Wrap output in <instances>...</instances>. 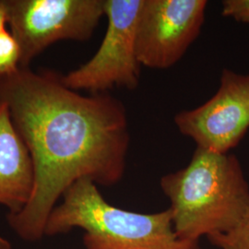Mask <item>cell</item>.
Listing matches in <instances>:
<instances>
[{"label":"cell","instance_id":"cell-1","mask_svg":"<svg viewBox=\"0 0 249 249\" xmlns=\"http://www.w3.org/2000/svg\"><path fill=\"white\" fill-rule=\"evenodd\" d=\"M0 101L9 107L35 169L28 203L7 220L18 237L37 242L74 183L89 179L109 187L123 178L130 142L126 111L108 92L82 95L67 87L61 75L30 68L0 80Z\"/></svg>","mask_w":249,"mask_h":249},{"label":"cell","instance_id":"cell-2","mask_svg":"<svg viewBox=\"0 0 249 249\" xmlns=\"http://www.w3.org/2000/svg\"><path fill=\"white\" fill-rule=\"evenodd\" d=\"M160 183L181 240L197 243L203 235L229 231L249 213V184L233 154L196 148L187 166Z\"/></svg>","mask_w":249,"mask_h":249},{"label":"cell","instance_id":"cell-3","mask_svg":"<svg viewBox=\"0 0 249 249\" xmlns=\"http://www.w3.org/2000/svg\"><path fill=\"white\" fill-rule=\"evenodd\" d=\"M84 230L86 249H200L196 242L179 239L170 209L143 214L116 208L89 179L74 183L53 208L45 236Z\"/></svg>","mask_w":249,"mask_h":249},{"label":"cell","instance_id":"cell-4","mask_svg":"<svg viewBox=\"0 0 249 249\" xmlns=\"http://www.w3.org/2000/svg\"><path fill=\"white\" fill-rule=\"evenodd\" d=\"M8 26L20 49V68L59 41L90 39L105 16V0H4Z\"/></svg>","mask_w":249,"mask_h":249},{"label":"cell","instance_id":"cell-5","mask_svg":"<svg viewBox=\"0 0 249 249\" xmlns=\"http://www.w3.org/2000/svg\"><path fill=\"white\" fill-rule=\"evenodd\" d=\"M143 0H105L107 33L97 52L80 68L61 75L74 90L106 93L115 87L135 89L140 83L137 56V23Z\"/></svg>","mask_w":249,"mask_h":249},{"label":"cell","instance_id":"cell-6","mask_svg":"<svg viewBox=\"0 0 249 249\" xmlns=\"http://www.w3.org/2000/svg\"><path fill=\"white\" fill-rule=\"evenodd\" d=\"M206 0H143L136 46L141 65L166 70L184 56L200 35Z\"/></svg>","mask_w":249,"mask_h":249},{"label":"cell","instance_id":"cell-7","mask_svg":"<svg viewBox=\"0 0 249 249\" xmlns=\"http://www.w3.org/2000/svg\"><path fill=\"white\" fill-rule=\"evenodd\" d=\"M175 124L196 148L229 153L249 130V74L223 70L213 96L200 107L177 114Z\"/></svg>","mask_w":249,"mask_h":249},{"label":"cell","instance_id":"cell-8","mask_svg":"<svg viewBox=\"0 0 249 249\" xmlns=\"http://www.w3.org/2000/svg\"><path fill=\"white\" fill-rule=\"evenodd\" d=\"M34 184L31 153L7 104L0 101V206L17 213L28 203Z\"/></svg>","mask_w":249,"mask_h":249},{"label":"cell","instance_id":"cell-9","mask_svg":"<svg viewBox=\"0 0 249 249\" xmlns=\"http://www.w3.org/2000/svg\"><path fill=\"white\" fill-rule=\"evenodd\" d=\"M20 69V49L9 30L0 33V80L10 77Z\"/></svg>","mask_w":249,"mask_h":249},{"label":"cell","instance_id":"cell-10","mask_svg":"<svg viewBox=\"0 0 249 249\" xmlns=\"http://www.w3.org/2000/svg\"><path fill=\"white\" fill-rule=\"evenodd\" d=\"M209 241L221 249H249V212L231 230L207 236Z\"/></svg>","mask_w":249,"mask_h":249},{"label":"cell","instance_id":"cell-11","mask_svg":"<svg viewBox=\"0 0 249 249\" xmlns=\"http://www.w3.org/2000/svg\"><path fill=\"white\" fill-rule=\"evenodd\" d=\"M222 15L243 23H249V0H224Z\"/></svg>","mask_w":249,"mask_h":249},{"label":"cell","instance_id":"cell-12","mask_svg":"<svg viewBox=\"0 0 249 249\" xmlns=\"http://www.w3.org/2000/svg\"><path fill=\"white\" fill-rule=\"evenodd\" d=\"M8 26V12L4 0H0V33L7 30Z\"/></svg>","mask_w":249,"mask_h":249},{"label":"cell","instance_id":"cell-13","mask_svg":"<svg viewBox=\"0 0 249 249\" xmlns=\"http://www.w3.org/2000/svg\"><path fill=\"white\" fill-rule=\"evenodd\" d=\"M0 249H11L9 241L3 236H0Z\"/></svg>","mask_w":249,"mask_h":249}]
</instances>
